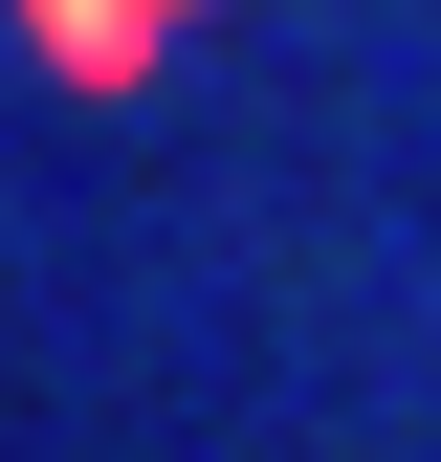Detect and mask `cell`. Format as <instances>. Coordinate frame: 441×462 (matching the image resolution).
I'll use <instances>...</instances> for the list:
<instances>
[{
  "mask_svg": "<svg viewBox=\"0 0 441 462\" xmlns=\"http://www.w3.org/2000/svg\"><path fill=\"white\" fill-rule=\"evenodd\" d=\"M155 23H177V0H44V44H67V67H133Z\"/></svg>",
  "mask_w": 441,
  "mask_h": 462,
  "instance_id": "obj_1",
  "label": "cell"
}]
</instances>
